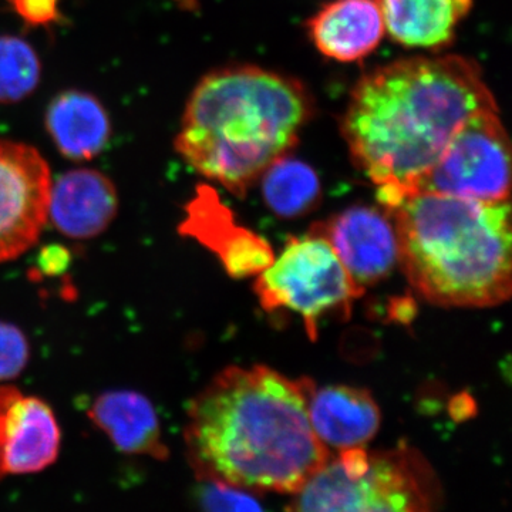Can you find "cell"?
I'll list each match as a JSON object with an SVG mask.
<instances>
[{"instance_id":"obj_14","label":"cell","mask_w":512,"mask_h":512,"mask_svg":"<svg viewBox=\"0 0 512 512\" xmlns=\"http://www.w3.org/2000/svg\"><path fill=\"white\" fill-rule=\"evenodd\" d=\"M90 420L121 453L163 461L168 448L153 403L134 390H107L87 410Z\"/></svg>"},{"instance_id":"obj_1","label":"cell","mask_w":512,"mask_h":512,"mask_svg":"<svg viewBox=\"0 0 512 512\" xmlns=\"http://www.w3.org/2000/svg\"><path fill=\"white\" fill-rule=\"evenodd\" d=\"M315 383L265 366L227 367L192 399L184 440L195 474L256 493L293 494L330 453L312 429Z\"/></svg>"},{"instance_id":"obj_5","label":"cell","mask_w":512,"mask_h":512,"mask_svg":"<svg viewBox=\"0 0 512 512\" xmlns=\"http://www.w3.org/2000/svg\"><path fill=\"white\" fill-rule=\"evenodd\" d=\"M293 494L289 512H437L443 503L436 471L409 444L373 451L357 477L330 457Z\"/></svg>"},{"instance_id":"obj_2","label":"cell","mask_w":512,"mask_h":512,"mask_svg":"<svg viewBox=\"0 0 512 512\" xmlns=\"http://www.w3.org/2000/svg\"><path fill=\"white\" fill-rule=\"evenodd\" d=\"M497 107L480 67L460 56L397 60L353 89L342 134L356 167L379 185L390 211L412 194L454 134Z\"/></svg>"},{"instance_id":"obj_24","label":"cell","mask_w":512,"mask_h":512,"mask_svg":"<svg viewBox=\"0 0 512 512\" xmlns=\"http://www.w3.org/2000/svg\"><path fill=\"white\" fill-rule=\"evenodd\" d=\"M173 2L185 10H194L198 5V0H173Z\"/></svg>"},{"instance_id":"obj_18","label":"cell","mask_w":512,"mask_h":512,"mask_svg":"<svg viewBox=\"0 0 512 512\" xmlns=\"http://www.w3.org/2000/svg\"><path fill=\"white\" fill-rule=\"evenodd\" d=\"M261 180L266 205L278 217H302L319 204L318 174L301 160L281 157L262 174Z\"/></svg>"},{"instance_id":"obj_23","label":"cell","mask_w":512,"mask_h":512,"mask_svg":"<svg viewBox=\"0 0 512 512\" xmlns=\"http://www.w3.org/2000/svg\"><path fill=\"white\" fill-rule=\"evenodd\" d=\"M67 262H69V254L66 249L60 247L43 249V254L40 256V266L46 274L62 271L64 266H67Z\"/></svg>"},{"instance_id":"obj_21","label":"cell","mask_w":512,"mask_h":512,"mask_svg":"<svg viewBox=\"0 0 512 512\" xmlns=\"http://www.w3.org/2000/svg\"><path fill=\"white\" fill-rule=\"evenodd\" d=\"M30 359L29 340L25 333L0 320V382L16 379L26 369Z\"/></svg>"},{"instance_id":"obj_13","label":"cell","mask_w":512,"mask_h":512,"mask_svg":"<svg viewBox=\"0 0 512 512\" xmlns=\"http://www.w3.org/2000/svg\"><path fill=\"white\" fill-rule=\"evenodd\" d=\"M308 33L323 56L352 63L375 52L386 26L377 0H333L309 19Z\"/></svg>"},{"instance_id":"obj_12","label":"cell","mask_w":512,"mask_h":512,"mask_svg":"<svg viewBox=\"0 0 512 512\" xmlns=\"http://www.w3.org/2000/svg\"><path fill=\"white\" fill-rule=\"evenodd\" d=\"M119 210V194L106 174L90 168L67 171L52 184L49 218L63 235L92 239L106 231Z\"/></svg>"},{"instance_id":"obj_8","label":"cell","mask_w":512,"mask_h":512,"mask_svg":"<svg viewBox=\"0 0 512 512\" xmlns=\"http://www.w3.org/2000/svg\"><path fill=\"white\" fill-rule=\"evenodd\" d=\"M52 184L35 147L0 140V264L28 252L42 235Z\"/></svg>"},{"instance_id":"obj_11","label":"cell","mask_w":512,"mask_h":512,"mask_svg":"<svg viewBox=\"0 0 512 512\" xmlns=\"http://www.w3.org/2000/svg\"><path fill=\"white\" fill-rule=\"evenodd\" d=\"M185 211L187 217L180 225L181 234L197 239L214 252L229 275L245 278L259 274L274 261L268 242L235 224L231 211L208 185L197 188V195Z\"/></svg>"},{"instance_id":"obj_10","label":"cell","mask_w":512,"mask_h":512,"mask_svg":"<svg viewBox=\"0 0 512 512\" xmlns=\"http://www.w3.org/2000/svg\"><path fill=\"white\" fill-rule=\"evenodd\" d=\"M62 431L52 407L13 386H0V481L40 473L59 457Z\"/></svg>"},{"instance_id":"obj_4","label":"cell","mask_w":512,"mask_h":512,"mask_svg":"<svg viewBox=\"0 0 512 512\" xmlns=\"http://www.w3.org/2000/svg\"><path fill=\"white\" fill-rule=\"evenodd\" d=\"M389 212L400 265L421 298L456 308L510 298V202L414 192Z\"/></svg>"},{"instance_id":"obj_19","label":"cell","mask_w":512,"mask_h":512,"mask_svg":"<svg viewBox=\"0 0 512 512\" xmlns=\"http://www.w3.org/2000/svg\"><path fill=\"white\" fill-rule=\"evenodd\" d=\"M40 76L35 49L20 37L0 36V104L25 100L39 86Z\"/></svg>"},{"instance_id":"obj_17","label":"cell","mask_w":512,"mask_h":512,"mask_svg":"<svg viewBox=\"0 0 512 512\" xmlns=\"http://www.w3.org/2000/svg\"><path fill=\"white\" fill-rule=\"evenodd\" d=\"M387 33L404 47L441 49L453 42L473 0H377Z\"/></svg>"},{"instance_id":"obj_20","label":"cell","mask_w":512,"mask_h":512,"mask_svg":"<svg viewBox=\"0 0 512 512\" xmlns=\"http://www.w3.org/2000/svg\"><path fill=\"white\" fill-rule=\"evenodd\" d=\"M197 500L202 512H264L244 490L217 481L204 480L198 488Z\"/></svg>"},{"instance_id":"obj_22","label":"cell","mask_w":512,"mask_h":512,"mask_svg":"<svg viewBox=\"0 0 512 512\" xmlns=\"http://www.w3.org/2000/svg\"><path fill=\"white\" fill-rule=\"evenodd\" d=\"M13 12L26 25L33 28H47L62 18L60 0H9Z\"/></svg>"},{"instance_id":"obj_3","label":"cell","mask_w":512,"mask_h":512,"mask_svg":"<svg viewBox=\"0 0 512 512\" xmlns=\"http://www.w3.org/2000/svg\"><path fill=\"white\" fill-rule=\"evenodd\" d=\"M311 114L309 94L296 80L251 66L215 70L187 101L175 151L208 180L244 197L288 156Z\"/></svg>"},{"instance_id":"obj_9","label":"cell","mask_w":512,"mask_h":512,"mask_svg":"<svg viewBox=\"0 0 512 512\" xmlns=\"http://www.w3.org/2000/svg\"><path fill=\"white\" fill-rule=\"evenodd\" d=\"M335 249L352 281L363 292L392 274L399 262V239L392 215L383 207L356 205L311 228Z\"/></svg>"},{"instance_id":"obj_16","label":"cell","mask_w":512,"mask_h":512,"mask_svg":"<svg viewBox=\"0 0 512 512\" xmlns=\"http://www.w3.org/2000/svg\"><path fill=\"white\" fill-rule=\"evenodd\" d=\"M46 130L57 150L74 161L99 156L109 143V113L93 94L67 90L52 100L46 111Z\"/></svg>"},{"instance_id":"obj_6","label":"cell","mask_w":512,"mask_h":512,"mask_svg":"<svg viewBox=\"0 0 512 512\" xmlns=\"http://www.w3.org/2000/svg\"><path fill=\"white\" fill-rule=\"evenodd\" d=\"M254 291L266 312L279 309L301 316L309 338H318L320 319L329 313L349 318L363 295L335 249L319 232L291 238L281 255L259 272Z\"/></svg>"},{"instance_id":"obj_15","label":"cell","mask_w":512,"mask_h":512,"mask_svg":"<svg viewBox=\"0 0 512 512\" xmlns=\"http://www.w3.org/2000/svg\"><path fill=\"white\" fill-rule=\"evenodd\" d=\"M309 419L325 446L346 450L369 443L379 430L382 416L372 394L365 389L315 386L309 399Z\"/></svg>"},{"instance_id":"obj_7","label":"cell","mask_w":512,"mask_h":512,"mask_svg":"<svg viewBox=\"0 0 512 512\" xmlns=\"http://www.w3.org/2000/svg\"><path fill=\"white\" fill-rule=\"evenodd\" d=\"M510 141L497 107L478 111L454 134L414 192H434L484 202L508 201Z\"/></svg>"}]
</instances>
